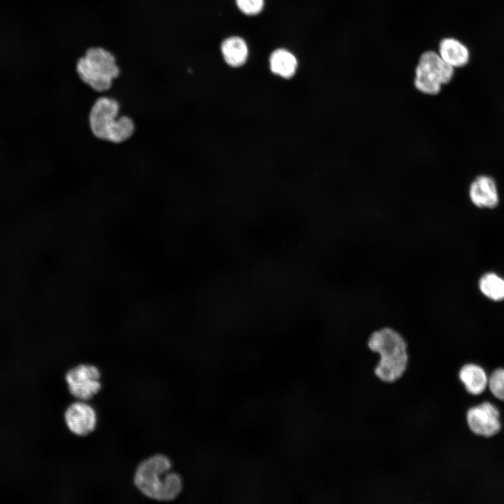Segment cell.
I'll list each match as a JSON object with an SVG mask.
<instances>
[{
	"label": "cell",
	"instance_id": "6da1fadb",
	"mask_svg": "<svg viewBox=\"0 0 504 504\" xmlns=\"http://www.w3.org/2000/svg\"><path fill=\"white\" fill-rule=\"evenodd\" d=\"M366 345L379 356L374 373L379 380L393 383L402 377L410 361L408 343L403 335L384 326L370 334Z\"/></svg>",
	"mask_w": 504,
	"mask_h": 504
},
{
	"label": "cell",
	"instance_id": "7a4b0ae2",
	"mask_svg": "<svg viewBox=\"0 0 504 504\" xmlns=\"http://www.w3.org/2000/svg\"><path fill=\"white\" fill-rule=\"evenodd\" d=\"M134 482L142 494L159 501L174 500L183 486L180 475L172 471L171 459L162 454L143 460L136 468Z\"/></svg>",
	"mask_w": 504,
	"mask_h": 504
},
{
	"label": "cell",
	"instance_id": "3957f363",
	"mask_svg": "<svg viewBox=\"0 0 504 504\" xmlns=\"http://www.w3.org/2000/svg\"><path fill=\"white\" fill-rule=\"evenodd\" d=\"M119 102L112 97L101 96L92 104L88 115L92 134L98 139L122 144L134 134L135 124L128 115H120Z\"/></svg>",
	"mask_w": 504,
	"mask_h": 504
},
{
	"label": "cell",
	"instance_id": "277c9868",
	"mask_svg": "<svg viewBox=\"0 0 504 504\" xmlns=\"http://www.w3.org/2000/svg\"><path fill=\"white\" fill-rule=\"evenodd\" d=\"M75 70L83 84L99 93L109 90L120 75L116 56L101 46L87 48L77 59Z\"/></svg>",
	"mask_w": 504,
	"mask_h": 504
},
{
	"label": "cell",
	"instance_id": "5b68a950",
	"mask_svg": "<svg viewBox=\"0 0 504 504\" xmlns=\"http://www.w3.org/2000/svg\"><path fill=\"white\" fill-rule=\"evenodd\" d=\"M454 74V67L438 54L433 51L425 52L415 70L414 87L424 94L437 95L442 90V85L451 81Z\"/></svg>",
	"mask_w": 504,
	"mask_h": 504
},
{
	"label": "cell",
	"instance_id": "8992f818",
	"mask_svg": "<svg viewBox=\"0 0 504 504\" xmlns=\"http://www.w3.org/2000/svg\"><path fill=\"white\" fill-rule=\"evenodd\" d=\"M101 372L95 365L82 363L66 372L65 381L71 395L85 401L92 398L101 390Z\"/></svg>",
	"mask_w": 504,
	"mask_h": 504
},
{
	"label": "cell",
	"instance_id": "52a82bcc",
	"mask_svg": "<svg viewBox=\"0 0 504 504\" xmlns=\"http://www.w3.org/2000/svg\"><path fill=\"white\" fill-rule=\"evenodd\" d=\"M498 408L490 402H483L470 407L465 412V422L475 435L491 438L501 429Z\"/></svg>",
	"mask_w": 504,
	"mask_h": 504
},
{
	"label": "cell",
	"instance_id": "ba28073f",
	"mask_svg": "<svg viewBox=\"0 0 504 504\" xmlns=\"http://www.w3.org/2000/svg\"><path fill=\"white\" fill-rule=\"evenodd\" d=\"M64 418L69 430L78 436H86L93 432L97 422L95 410L83 400L70 404Z\"/></svg>",
	"mask_w": 504,
	"mask_h": 504
},
{
	"label": "cell",
	"instance_id": "9c48e42d",
	"mask_svg": "<svg viewBox=\"0 0 504 504\" xmlns=\"http://www.w3.org/2000/svg\"><path fill=\"white\" fill-rule=\"evenodd\" d=\"M468 196L471 202L481 209H493L499 203L497 184L495 180L488 175H479L471 182Z\"/></svg>",
	"mask_w": 504,
	"mask_h": 504
},
{
	"label": "cell",
	"instance_id": "30bf717a",
	"mask_svg": "<svg viewBox=\"0 0 504 504\" xmlns=\"http://www.w3.org/2000/svg\"><path fill=\"white\" fill-rule=\"evenodd\" d=\"M458 378L465 391L470 395L482 394L488 385V375L480 365L468 363L461 365L458 371Z\"/></svg>",
	"mask_w": 504,
	"mask_h": 504
},
{
	"label": "cell",
	"instance_id": "8fae6325",
	"mask_svg": "<svg viewBox=\"0 0 504 504\" xmlns=\"http://www.w3.org/2000/svg\"><path fill=\"white\" fill-rule=\"evenodd\" d=\"M439 55L452 67H461L469 61L470 54L466 46L459 41L447 38L441 41Z\"/></svg>",
	"mask_w": 504,
	"mask_h": 504
},
{
	"label": "cell",
	"instance_id": "7c38bea8",
	"mask_svg": "<svg viewBox=\"0 0 504 504\" xmlns=\"http://www.w3.org/2000/svg\"><path fill=\"white\" fill-rule=\"evenodd\" d=\"M270 64L273 74L288 79L295 74L298 62L292 53L286 50L278 49L272 53Z\"/></svg>",
	"mask_w": 504,
	"mask_h": 504
},
{
	"label": "cell",
	"instance_id": "4fadbf2b",
	"mask_svg": "<svg viewBox=\"0 0 504 504\" xmlns=\"http://www.w3.org/2000/svg\"><path fill=\"white\" fill-rule=\"evenodd\" d=\"M221 51L225 62L231 66L237 67L245 63L248 48L245 41L237 36L225 39L221 45Z\"/></svg>",
	"mask_w": 504,
	"mask_h": 504
},
{
	"label": "cell",
	"instance_id": "5bb4252c",
	"mask_svg": "<svg viewBox=\"0 0 504 504\" xmlns=\"http://www.w3.org/2000/svg\"><path fill=\"white\" fill-rule=\"evenodd\" d=\"M479 288L482 293L491 300H504V279L496 273L484 274L479 279Z\"/></svg>",
	"mask_w": 504,
	"mask_h": 504
},
{
	"label": "cell",
	"instance_id": "9a60e30c",
	"mask_svg": "<svg viewBox=\"0 0 504 504\" xmlns=\"http://www.w3.org/2000/svg\"><path fill=\"white\" fill-rule=\"evenodd\" d=\"M487 386L496 398L504 402V368H496L491 373Z\"/></svg>",
	"mask_w": 504,
	"mask_h": 504
},
{
	"label": "cell",
	"instance_id": "2e32d148",
	"mask_svg": "<svg viewBox=\"0 0 504 504\" xmlns=\"http://www.w3.org/2000/svg\"><path fill=\"white\" fill-rule=\"evenodd\" d=\"M239 8L246 15H256L263 8V0H236Z\"/></svg>",
	"mask_w": 504,
	"mask_h": 504
}]
</instances>
